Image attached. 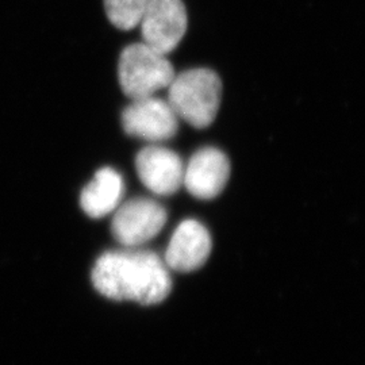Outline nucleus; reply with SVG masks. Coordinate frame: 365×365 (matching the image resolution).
I'll return each instance as SVG.
<instances>
[{"label": "nucleus", "instance_id": "f257e3e1", "mask_svg": "<svg viewBox=\"0 0 365 365\" xmlns=\"http://www.w3.org/2000/svg\"><path fill=\"white\" fill-rule=\"evenodd\" d=\"M92 284L113 300H134L145 306L167 299L172 288L168 267L150 250L107 252L95 262Z\"/></svg>", "mask_w": 365, "mask_h": 365}, {"label": "nucleus", "instance_id": "f03ea898", "mask_svg": "<svg viewBox=\"0 0 365 365\" xmlns=\"http://www.w3.org/2000/svg\"><path fill=\"white\" fill-rule=\"evenodd\" d=\"M221 93L220 76L207 68H195L173 78L168 87V103L179 119L205 129L218 114Z\"/></svg>", "mask_w": 365, "mask_h": 365}, {"label": "nucleus", "instance_id": "7ed1b4c3", "mask_svg": "<svg viewBox=\"0 0 365 365\" xmlns=\"http://www.w3.org/2000/svg\"><path fill=\"white\" fill-rule=\"evenodd\" d=\"M175 69L165 54L157 52L144 42L123 49L118 63V78L123 93L131 101L155 96L170 87Z\"/></svg>", "mask_w": 365, "mask_h": 365}, {"label": "nucleus", "instance_id": "20e7f679", "mask_svg": "<svg viewBox=\"0 0 365 365\" xmlns=\"http://www.w3.org/2000/svg\"><path fill=\"white\" fill-rule=\"evenodd\" d=\"M164 206L152 199H131L117 207L111 233L125 247H138L155 238L167 223Z\"/></svg>", "mask_w": 365, "mask_h": 365}, {"label": "nucleus", "instance_id": "39448f33", "mask_svg": "<svg viewBox=\"0 0 365 365\" xmlns=\"http://www.w3.org/2000/svg\"><path fill=\"white\" fill-rule=\"evenodd\" d=\"M187 24L182 0H148L140 22L144 43L167 56L180 43Z\"/></svg>", "mask_w": 365, "mask_h": 365}, {"label": "nucleus", "instance_id": "423d86ee", "mask_svg": "<svg viewBox=\"0 0 365 365\" xmlns=\"http://www.w3.org/2000/svg\"><path fill=\"white\" fill-rule=\"evenodd\" d=\"M122 126L129 135L150 143H161L176 135L179 118L167 101L148 96L133 101L123 110Z\"/></svg>", "mask_w": 365, "mask_h": 365}, {"label": "nucleus", "instance_id": "0eeeda50", "mask_svg": "<svg viewBox=\"0 0 365 365\" xmlns=\"http://www.w3.org/2000/svg\"><path fill=\"white\" fill-rule=\"evenodd\" d=\"M135 170L145 187L156 195H173L182 185V158L167 148L157 145L144 148L135 158Z\"/></svg>", "mask_w": 365, "mask_h": 365}, {"label": "nucleus", "instance_id": "6e6552de", "mask_svg": "<svg viewBox=\"0 0 365 365\" xmlns=\"http://www.w3.org/2000/svg\"><path fill=\"white\" fill-rule=\"evenodd\" d=\"M230 176V161L217 148H203L184 167L182 184L197 199H214L221 194Z\"/></svg>", "mask_w": 365, "mask_h": 365}, {"label": "nucleus", "instance_id": "1a4fd4ad", "mask_svg": "<svg viewBox=\"0 0 365 365\" xmlns=\"http://www.w3.org/2000/svg\"><path fill=\"white\" fill-rule=\"evenodd\" d=\"M212 248L209 230L195 220L182 221L172 235L165 265L172 271L192 272L209 260Z\"/></svg>", "mask_w": 365, "mask_h": 365}, {"label": "nucleus", "instance_id": "9d476101", "mask_svg": "<svg viewBox=\"0 0 365 365\" xmlns=\"http://www.w3.org/2000/svg\"><path fill=\"white\" fill-rule=\"evenodd\" d=\"M122 195V176L113 168H102L81 191L80 206L88 217L98 220L117 210Z\"/></svg>", "mask_w": 365, "mask_h": 365}, {"label": "nucleus", "instance_id": "9b49d317", "mask_svg": "<svg viewBox=\"0 0 365 365\" xmlns=\"http://www.w3.org/2000/svg\"><path fill=\"white\" fill-rule=\"evenodd\" d=\"M148 0H105L110 22L120 30H131L140 25Z\"/></svg>", "mask_w": 365, "mask_h": 365}]
</instances>
